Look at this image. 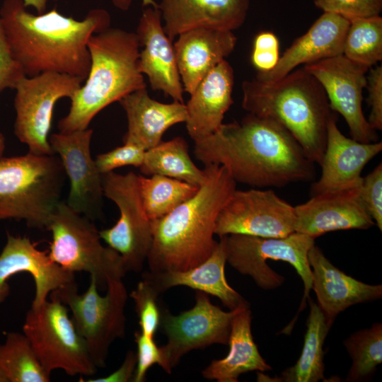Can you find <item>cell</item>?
<instances>
[{
    "instance_id": "cell-1",
    "label": "cell",
    "mask_w": 382,
    "mask_h": 382,
    "mask_svg": "<svg viewBox=\"0 0 382 382\" xmlns=\"http://www.w3.org/2000/svg\"><path fill=\"white\" fill-rule=\"evenodd\" d=\"M194 154L204 166H224L236 183L253 187H282L316 176L314 163L284 127L251 113L195 141Z\"/></svg>"
},
{
    "instance_id": "cell-2",
    "label": "cell",
    "mask_w": 382,
    "mask_h": 382,
    "mask_svg": "<svg viewBox=\"0 0 382 382\" xmlns=\"http://www.w3.org/2000/svg\"><path fill=\"white\" fill-rule=\"evenodd\" d=\"M0 19L11 53L25 76L57 72L83 81L91 65L88 40L111 23L103 8L91 9L79 21L56 8L35 15L22 0H4Z\"/></svg>"
},
{
    "instance_id": "cell-3",
    "label": "cell",
    "mask_w": 382,
    "mask_h": 382,
    "mask_svg": "<svg viewBox=\"0 0 382 382\" xmlns=\"http://www.w3.org/2000/svg\"><path fill=\"white\" fill-rule=\"evenodd\" d=\"M204 170L205 180L195 195L151 221L150 272L187 270L206 260L214 250L216 220L236 190V183L224 166L209 164Z\"/></svg>"
},
{
    "instance_id": "cell-4",
    "label": "cell",
    "mask_w": 382,
    "mask_h": 382,
    "mask_svg": "<svg viewBox=\"0 0 382 382\" xmlns=\"http://www.w3.org/2000/svg\"><path fill=\"white\" fill-rule=\"evenodd\" d=\"M242 108L271 118L296 139L308 158L320 165L333 111L319 81L301 67L271 83L255 78L241 85Z\"/></svg>"
},
{
    "instance_id": "cell-5",
    "label": "cell",
    "mask_w": 382,
    "mask_h": 382,
    "mask_svg": "<svg viewBox=\"0 0 382 382\" xmlns=\"http://www.w3.org/2000/svg\"><path fill=\"white\" fill-rule=\"evenodd\" d=\"M91 65L84 84L70 99V108L57 125L61 132L88 128L109 105L146 88L139 68L140 46L135 33L108 28L88 42Z\"/></svg>"
},
{
    "instance_id": "cell-6",
    "label": "cell",
    "mask_w": 382,
    "mask_h": 382,
    "mask_svg": "<svg viewBox=\"0 0 382 382\" xmlns=\"http://www.w3.org/2000/svg\"><path fill=\"white\" fill-rule=\"evenodd\" d=\"M66 175L55 154L0 158V220H23L46 228L57 205Z\"/></svg>"
},
{
    "instance_id": "cell-7",
    "label": "cell",
    "mask_w": 382,
    "mask_h": 382,
    "mask_svg": "<svg viewBox=\"0 0 382 382\" xmlns=\"http://www.w3.org/2000/svg\"><path fill=\"white\" fill-rule=\"evenodd\" d=\"M47 229L52 233L48 254L63 269L85 272L94 277L98 288L106 290L109 279H122L127 273L121 255L101 243L93 221L61 201Z\"/></svg>"
},
{
    "instance_id": "cell-8",
    "label": "cell",
    "mask_w": 382,
    "mask_h": 382,
    "mask_svg": "<svg viewBox=\"0 0 382 382\" xmlns=\"http://www.w3.org/2000/svg\"><path fill=\"white\" fill-rule=\"evenodd\" d=\"M50 296L69 307L93 362L97 368L105 367L110 346L125 335V308L129 294L122 279H109L105 296L99 294L92 277L83 294L78 293L76 284L55 290Z\"/></svg>"
},
{
    "instance_id": "cell-9",
    "label": "cell",
    "mask_w": 382,
    "mask_h": 382,
    "mask_svg": "<svg viewBox=\"0 0 382 382\" xmlns=\"http://www.w3.org/2000/svg\"><path fill=\"white\" fill-rule=\"evenodd\" d=\"M27 311L23 332L49 374L62 369L69 376H91L97 367L66 306L54 296Z\"/></svg>"
},
{
    "instance_id": "cell-10",
    "label": "cell",
    "mask_w": 382,
    "mask_h": 382,
    "mask_svg": "<svg viewBox=\"0 0 382 382\" xmlns=\"http://www.w3.org/2000/svg\"><path fill=\"white\" fill-rule=\"evenodd\" d=\"M221 238L224 241L228 264L241 274L251 277L263 289H276L284 282L283 276L268 266L267 259L285 261L294 267L304 284L298 313L302 311L312 289V270L308 254L315 245L314 238L298 232L284 238L241 234H230Z\"/></svg>"
},
{
    "instance_id": "cell-11",
    "label": "cell",
    "mask_w": 382,
    "mask_h": 382,
    "mask_svg": "<svg viewBox=\"0 0 382 382\" xmlns=\"http://www.w3.org/2000/svg\"><path fill=\"white\" fill-rule=\"evenodd\" d=\"M80 78L57 72L23 77L14 90L16 119L13 132L30 153L54 154L49 141L54 106L63 98L71 99L82 85Z\"/></svg>"
},
{
    "instance_id": "cell-12",
    "label": "cell",
    "mask_w": 382,
    "mask_h": 382,
    "mask_svg": "<svg viewBox=\"0 0 382 382\" xmlns=\"http://www.w3.org/2000/svg\"><path fill=\"white\" fill-rule=\"evenodd\" d=\"M103 195L118 207L120 217L111 228L99 231L101 240L122 257L127 272H140L153 241L151 221L144 209L138 175L112 171L102 175Z\"/></svg>"
},
{
    "instance_id": "cell-13",
    "label": "cell",
    "mask_w": 382,
    "mask_h": 382,
    "mask_svg": "<svg viewBox=\"0 0 382 382\" xmlns=\"http://www.w3.org/2000/svg\"><path fill=\"white\" fill-rule=\"evenodd\" d=\"M238 308L224 311L212 303L208 294L197 291L192 308L178 315L162 310L159 327L167 342L159 347L160 366L170 374L189 352L213 344L228 345L232 320Z\"/></svg>"
},
{
    "instance_id": "cell-14",
    "label": "cell",
    "mask_w": 382,
    "mask_h": 382,
    "mask_svg": "<svg viewBox=\"0 0 382 382\" xmlns=\"http://www.w3.org/2000/svg\"><path fill=\"white\" fill-rule=\"evenodd\" d=\"M294 207L272 190H236L221 211L215 235L284 238L295 232Z\"/></svg>"
},
{
    "instance_id": "cell-15",
    "label": "cell",
    "mask_w": 382,
    "mask_h": 382,
    "mask_svg": "<svg viewBox=\"0 0 382 382\" xmlns=\"http://www.w3.org/2000/svg\"><path fill=\"white\" fill-rule=\"evenodd\" d=\"M303 69L323 86L330 109L347 122L352 139L362 143L377 140L374 130L362 110L363 89L369 69L340 54L306 64Z\"/></svg>"
},
{
    "instance_id": "cell-16",
    "label": "cell",
    "mask_w": 382,
    "mask_h": 382,
    "mask_svg": "<svg viewBox=\"0 0 382 382\" xmlns=\"http://www.w3.org/2000/svg\"><path fill=\"white\" fill-rule=\"evenodd\" d=\"M91 129L54 133L49 137L53 152L63 165L69 180L68 206L91 220L102 214V174L91 154Z\"/></svg>"
},
{
    "instance_id": "cell-17",
    "label": "cell",
    "mask_w": 382,
    "mask_h": 382,
    "mask_svg": "<svg viewBox=\"0 0 382 382\" xmlns=\"http://www.w3.org/2000/svg\"><path fill=\"white\" fill-rule=\"evenodd\" d=\"M361 183L312 195L294 207L295 232L316 238L330 231L373 226L375 222L361 199Z\"/></svg>"
},
{
    "instance_id": "cell-18",
    "label": "cell",
    "mask_w": 382,
    "mask_h": 382,
    "mask_svg": "<svg viewBox=\"0 0 382 382\" xmlns=\"http://www.w3.org/2000/svg\"><path fill=\"white\" fill-rule=\"evenodd\" d=\"M22 272L33 278L35 293L31 307L34 308L46 301L52 291L76 284L74 273L54 262L48 251L39 250L26 236L7 233L6 243L0 254V303L10 294V278Z\"/></svg>"
},
{
    "instance_id": "cell-19",
    "label": "cell",
    "mask_w": 382,
    "mask_h": 382,
    "mask_svg": "<svg viewBox=\"0 0 382 382\" xmlns=\"http://www.w3.org/2000/svg\"><path fill=\"white\" fill-rule=\"evenodd\" d=\"M140 47L139 68L154 91L173 101L184 103V89L178 72L173 42L165 33L158 8L146 7L135 32Z\"/></svg>"
},
{
    "instance_id": "cell-20",
    "label": "cell",
    "mask_w": 382,
    "mask_h": 382,
    "mask_svg": "<svg viewBox=\"0 0 382 382\" xmlns=\"http://www.w3.org/2000/svg\"><path fill=\"white\" fill-rule=\"evenodd\" d=\"M382 150V142H359L338 129L333 112L327 129L326 145L320 166L321 174L311 186L312 195L362 182L364 166Z\"/></svg>"
},
{
    "instance_id": "cell-21",
    "label": "cell",
    "mask_w": 382,
    "mask_h": 382,
    "mask_svg": "<svg viewBox=\"0 0 382 382\" xmlns=\"http://www.w3.org/2000/svg\"><path fill=\"white\" fill-rule=\"evenodd\" d=\"M349 26L347 18L336 13L323 12L306 33L285 50L272 70L257 71L255 78L271 83L283 78L299 65L342 54Z\"/></svg>"
},
{
    "instance_id": "cell-22",
    "label": "cell",
    "mask_w": 382,
    "mask_h": 382,
    "mask_svg": "<svg viewBox=\"0 0 382 382\" xmlns=\"http://www.w3.org/2000/svg\"><path fill=\"white\" fill-rule=\"evenodd\" d=\"M158 5L165 33L173 42L195 28H239L246 19L250 0H160Z\"/></svg>"
},
{
    "instance_id": "cell-23",
    "label": "cell",
    "mask_w": 382,
    "mask_h": 382,
    "mask_svg": "<svg viewBox=\"0 0 382 382\" xmlns=\"http://www.w3.org/2000/svg\"><path fill=\"white\" fill-rule=\"evenodd\" d=\"M308 258L312 270V289L330 328L336 316L349 306L381 298V284H368L347 275L316 245L309 250Z\"/></svg>"
},
{
    "instance_id": "cell-24",
    "label": "cell",
    "mask_w": 382,
    "mask_h": 382,
    "mask_svg": "<svg viewBox=\"0 0 382 382\" xmlns=\"http://www.w3.org/2000/svg\"><path fill=\"white\" fill-rule=\"evenodd\" d=\"M236 42L231 30L199 28L180 34L173 48L184 91L190 95L202 79L232 53Z\"/></svg>"
},
{
    "instance_id": "cell-25",
    "label": "cell",
    "mask_w": 382,
    "mask_h": 382,
    "mask_svg": "<svg viewBox=\"0 0 382 382\" xmlns=\"http://www.w3.org/2000/svg\"><path fill=\"white\" fill-rule=\"evenodd\" d=\"M234 83L233 67L226 59L217 64L199 83L185 104L186 129L195 141L216 132L232 105Z\"/></svg>"
},
{
    "instance_id": "cell-26",
    "label": "cell",
    "mask_w": 382,
    "mask_h": 382,
    "mask_svg": "<svg viewBox=\"0 0 382 382\" xmlns=\"http://www.w3.org/2000/svg\"><path fill=\"white\" fill-rule=\"evenodd\" d=\"M227 262L224 239L220 237L211 255L197 266L185 271L146 272L142 278L151 283L159 294L176 286H188L219 298L230 311L249 306L248 302L226 281Z\"/></svg>"
},
{
    "instance_id": "cell-27",
    "label": "cell",
    "mask_w": 382,
    "mask_h": 382,
    "mask_svg": "<svg viewBox=\"0 0 382 382\" xmlns=\"http://www.w3.org/2000/svg\"><path fill=\"white\" fill-rule=\"evenodd\" d=\"M119 103L127 120L123 143L134 144L145 150L159 144L170 127L186 121L184 103L158 102L149 96L146 88L126 96Z\"/></svg>"
},
{
    "instance_id": "cell-28",
    "label": "cell",
    "mask_w": 382,
    "mask_h": 382,
    "mask_svg": "<svg viewBox=\"0 0 382 382\" xmlns=\"http://www.w3.org/2000/svg\"><path fill=\"white\" fill-rule=\"evenodd\" d=\"M228 345V354L223 359L213 360L202 371L204 378L218 382H237L239 376L246 372L272 369L253 340L250 306L241 307L233 316Z\"/></svg>"
},
{
    "instance_id": "cell-29",
    "label": "cell",
    "mask_w": 382,
    "mask_h": 382,
    "mask_svg": "<svg viewBox=\"0 0 382 382\" xmlns=\"http://www.w3.org/2000/svg\"><path fill=\"white\" fill-rule=\"evenodd\" d=\"M303 346L296 364L284 371L275 381L318 382L325 379L323 344L330 330L318 305L311 299Z\"/></svg>"
},
{
    "instance_id": "cell-30",
    "label": "cell",
    "mask_w": 382,
    "mask_h": 382,
    "mask_svg": "<svg viewBox=\"0 0 382 382\" xmlns=\"http://www.w3.org/2000/svg\"><path fill=\"white\" fill-rule=\"evenodd\" d=\"M188 151V144L181 137L161 141L146 151L140 171L145 175H164L199 187L205 173L194 163Z\"/></svg>"
},
{
    "instance_id": "cell-31",
    "label": "cell",
    "mask_w": 382,
    "mask_h": 382,
    "mask_svg": "<svg viewBox=\"0 0 382 382\" xmlns=\"http://www.w3.org/2000/svg\"><path fill=\"white\" fill-rule=\"evenodd\" d=\"M144 209L151 221L161 218L192 197L199 187L161 175H138Z\"/></svg>"
},
{
    "instance_id": "cell-32",
    "label": "cell",
    "mask_w": 382,
    "mask_h": 382,
    "mask_svg": "<svg viewBox=\"0 0 382 382\" xmlns=\"http://www.w3.org/2000/svg\"><path fill=\"white\" fill-rule=\"evenodd\" d=\"M0 367L8 382H49V374L25 334L10 332L0 345Z\"/></svg>"
},
{
    "instance_id": "cell-33",
    "label": "cell",
    "mask_w": 382,
    "mask_h": 382,
    "mask_svg": "<svg viewBox=\"0 0 382 382\" xmlns=\"http://www.w3.org/2000/svg\"><path fill=\"white\" fill-rule=\"evenodd\" d=\"M349 21L342 54L370 69L382 59V18L376 16Z\"/></svg>"
},
{
    "instance_id": "cell-34",
    "label": "cell",
    "mask_w": 382,
    "mask_h": 382,
    "mask_svg": "<svg viewBox=\"0 0 382 382\" xmlns=\"http://www.w3.org/2000/svg\"><path fill=\"white\" fill-rule=\"evenodd\" d=\"M344 345L352 360L346 380L367 379L382 362V324L376 323L352 334Z\"/></svg>"
},
{
    "instance_id": "cell-35",
    "label": "cell",
    "mask_w": 382,
    "mask_h": 382,
    "mask_svg": "<svg viewBox=\"0 0 382 382\" xmlns=\"http://www.w3.org/2000/svg\"><path fill=\"white\" fill-rule=\"evenodd\" d=\"M158 295L151 283L144 278L129 294L139 318V331L152 337L161 322V311L158 304Z\"/></svg>"
},
{
    "instance_id": "cell-36",
    "label": "cell",
    "mask_w": 382,
    "mask_h": 382,
    "mask_svg": "<svg viewBox=\"0 0 382 382\" xmlns=\"http://www.w3.org/2000/svg\"><path fill=\"white\" fill-rule=\"evenodd\" d=\"M323 12L340 15L348 20L379 16L382 0H314Z\"/></svg>"
},
{
    "instance_id": "cell-37",
    "label": "cell",
    "mask_w": 382,
    "mask_h": 382,
    "mask_svg": "<svg viewBox=\"0 0 382 382\" xmlns=\"http://www.w3.org/2000/svg\"><path fill=\"white\" fill-rule=\"evenodd\" d=\"M123 144L121 146L97 156L95 161L102 175L122 166L141 167L146 150L134 144Z\"/></svg>"
},
{
    "instance_id": "cell-38",
    "label": "cell",
    "mask_w": 382,
    "mask_h": 382,
    "mask_svg": "<svg viewBox=\"0 0 382 382\" xmlns=\"http://www.w3.org/2000/svg\"><path fill=\"white\" fill-rule=\"evenodd\" d=\"M361 199L367 212L382 231V163L363 178Z\"/></svg>"
},
{
    "instance_id": "cell-39",
    "label": "cell",
    "mask_w": 382,
    "mask_h": 382,
    "mask_svg": "<svg viewBox=\"0 0 382 382\" xmlns=\"http://www.w3.org/2000/svg\"><path fill=\"white\" fill-rule=\"evenodd\" d=\"M279 43L277 37L270 31H262L255 37L251 62L260 72L272 70L279 59Z\"/></svg>"
},
{
    "instance_id": "cell-40",
    "label": "cell",
    "mask_w": 382,
    "mask_h": 382,
    "mask_svg": "<svg viewBox=\"0 0 382 382\" xmlns=\"http://www.w3.org/2000/svg\"><path fill=\"white\" fill-rule=\"evenodd\" d=\"M137 344V366L132 381L144 382L146 381L148 370L155 364L160 366L161 355L160 348L156 344L154 337L146 335L140 331L134 333Z\"/></svg>"
},
{
    "instance_id": "cell-41",
    "label": "cell",
    "mask_w": 382,
    "mask_h": 382,
    "mask_svg": "<svg viewBox=\"0 0 382 382\" xmlns=\"http://www.w3.org/2000/svg\"><path fill=\"white\" fill-rule=\"evenodd\" d=\"M25 76L11 53L0 19V93L8 88L15 89Z\"/></svg>"
},
{
    "instance_id": "cell-42",
    "label": "cell",
    "mask_w": 382,
    "mask_h": 382,
    "mask_svg": "<svg viewBox=\"0 0 382 382\" xmlns=\"http://www.w3.org/2000/svg\"><path fill=\"white\" fill-rule=\"evenodd\" d=\"M368 103L371 112L368 122L374 130L382 129V66L370 68L366 76Z\"/></svg>"
},
{
    "instance_id": "cell-43",
    "label": "cell",
    "mask_w": 382,
    "mask_h": 382,
    "mask_svg": "<svg viewBox=\"0 0 382 382\" xmlns=\"http://www.w3.org/2000/svg\"><path fill=\"white\" fill-rule=\"evenodd\" d=\"M137 366V354L133 351L127 352L122 365L107 376L88 379L86 382H127L132 381Z\"/></svg>"
},
{
    "instance_id": "cell-44",
    "label": "cell",
    "mask_w": 382,
    "mask_h": 382,
    "mask_svg": "<svg viewBox=\"0 0 382 382\" xmlns=\"http://www.w3.org/2000/svg\"><path fill=\"white\" fill-rule=\"evenodd\" d=\"M111 1L115 7L123 11H128L132 4V0H111ZM142 6L158 8V3L154 0H142Z\"/></svg>"
},
{
    "instance_id": "cell-45",
    "label": "cell",
    "mask_w": 382,
    "mask_h": 382,
    "mask_svg": "<svg viewBox=\"0 0 382 382\" xmlns=\"http://www.w3.org/2000/svg\"><path fill=\"white\" fill-rule=\"evenodd\" d=\"M24 5L28 8L29 6L33 7L37 13H45L47 8V4L49 0H22ZM59 1V0H52Z\"/></svg>"
},
{
    "instance_id": "cell-46",
    "label": "cell",
    "mask_w": 382,
    "mask_h": 382,
    "mask_svg": "<svg viewBox=\"0 0 382 382\" xmlns=\"http://www.w3.org/2000/svg\"><path fill=\"white\" fill-rule=\"evenodd\" d=\"M5 150V137L0 132V158L3 156Z\"/></svg>"
},
{
    "instance_id": "cell-47",
    "label": "cell",
    "mask_w": 382,
    "mask_h": 382,
    "mask_svg": "<svg viewBox=\"0 0 382 382\" xmlns=\"http://www.w3.org/2000/svg\"><path fill=\"white\" fill-rule=\"evenodd\" d=\"M0 382H8L5 374L0 367Z\"/></svg>"
}]
</instances>
